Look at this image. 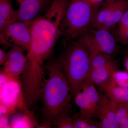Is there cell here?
<instances>
[{
	"mask_svg": "<svg viewBox=\"0 0 128 128\" xmlns=\"http://www.w3.org/2000/svg\"><path fill=\"white\" fill-rule=\"evenodd\" d=\"M72 118L73 128H102L100 121L81 116L78 113L76 114Z\"/></svg>",
	"mask_w": 128,
	"mask_h": 128,
	"instance_id": "44dd1931",
	"label": "cell"
},
{
	"mask_svg": "<svg viewBox=\"0 0 128 128\" xmlns=\"http://www.w3.org/2000/svg\"><path fill=\"white\" fill-rule=\"evenodd\" d=\"M69 0H53L44 12L31 22L32 41L28 58L44 61L62 36V24Z\"/></svg>",
	"mask_w": 128,
	"mask_h": 128,
	"instance_id": "6da1fadb",
	"label": "cell"
},
{
	"mask_svg": "<svg viewBox=\"0 0 128 128\" xmlns=\"http://www.w3.org/2000/svg\"><path fill=\"white\" fill-rule=\"evenodd\" d=\"M118 66V62L113 60L104 66L90 71L88 78L104 92L114 82V76Z\"/></svg>",
	"mask_w": 128,
	"mask_h": 128,
	"instance_id": "8fae6325",
	"label": "cell"
},
{
	"mask_svg": "<svg viewBox=\"0 0 128 128\" xmlns=\"http://www.w3.org/2000/svg\"><path fill=\"white\" fill-rule=\"evenodd\" d=\"M115 38L123 44H128V7L118 24Z\"/></svg>",
	"mask_w": 128,
	"mask_h": 128,
	"instance_id": "d6986e66",
	"label": "cell"
},
{
	"mask_svg": "<svg viewBox=\"0 0 128 128\" xmlns=\"http://www.w3.org/2000/svg\"><path fill=\"white\" fill-rule=\"evenodd\" d=\"M13 114L10 120L11 128H34L38 124L32 112H18Z\"/></svg>",
	"mask_w": 128,
	"mask_h": 128,
	"instance_id": "5bb4252c",
	"label": "cell"
},
{
	"mask_svg": "<svg viewBox=\"0 0 128 128\" xmlns=\"http://www.w3.org/2000/svg\"><path fill=\"white\" fill-rule=\"evenodd\" d=\"M106 0L108 1L111 2H114L116 0Z\"/></svg>",
	"mask_w": 128,
	"mask_h": 128,
	"instance_id": "83f0119b",
	"label": "cell"
},
{
	"mask_svg": "<svg viewBox=\"0 0 128 128\" xmlns=\"http://www.w3.org/2000/svg\"><path fill=\"white\" fill-rule=\"evenodd\" d=\"M24 50L23 49L18 46H12L7 52V58L2 70L11 76L20 77L25 71L28 63Z\"/></svg>",
	"mask_w": 128,
	"mask_h": 128,
	"instance_id": "30bf717a",
	"label": "cell"
},
{
	"mask_svg": "<svg viewBox=\"0 0 128 128\" xmlns=\"http://www.w3.org/2000/svg\"><path fill=\"white\" fill-rule=\"evenodd\" d=\"M89 51L90 54V72L104 66L114 60L112 56L98 51Z\"/></svg>",
	"mask_w": 128,
	"mask_h": 128,
	"instance_id": "ac0fdd59",
	"label": "cell"
},
{
	"mask_svg": "<svg viewBox=\"0 0 128 128\" xmlns=\"http://www.w3.org/2000/svg\"><path fill=\"white\" fill-rule=\"evenodd\" d=\"M114 2H110L105 0L102 6L96 12L89 30L105 28L110 17L111 10Z\"/></svg>",
	"mask_w": 128,
	"mask_h": 128,
	"instance_id": "9a60e30c",
	"label": "cell"
},
{
	"mask_svg": "<svg viewBox=\"0 0 128 128\" xmlns=\"http://www.w3.org/2000/svg\"><path fill=\"white\" fill-rule=\"evenodd\" d=\"M31 22L16 20L11 22L5 32L6 46L16 45L28 51L32 41Z\"/></svg>",
	"mask_w": 128,
	"mask_h": 128,
	"instance_id": "ba28073f",
	"label": "cell"
},
{
	"mask_svg": "<svg viewBox=\"0 0 128 128\" xmlns=\"http://www.w3.org/2000/svg\"><path fill=\"white\" fill-rule=\"evenodd\" d=\"M114 82L118 86L128 88V72L118 71L114 73Z\"/></svg>",
	"mask_w": 128,
	"mask_h": 128,
	"instance_id": "603a6c76",
	"label": "cell"
},
{
	"mask_svg": "<svg viewBox=\"0 0 128 128\" xmlns=\"http://www.w3.org/2000/svg\"><path fill=\"white\" fill-rule=\"evenodd\" d=\"M98 118L102 128H119L115 115L114 103L105 95H100L98 108Z\"/></svg>",
	"mask_w": 128,
	"mask_h": 128,
	"instance_id": "7c38bea8",
	"label": "cell"
},
{
	"mask_svg": "<svg viewBox=\"0 0 128 128\" xmlns=\"http://www.w3.org/2000/svg\"><path fill=\"white\" fill-rule=\"evenodd\" d=\"M114 103L115 115L120 128H128V102Z\"/></svg>",
	"mask_w": 128,
	"mask_h": 128,
	"instance_id": "ffe728a7",
	"label": "cell"
},
{
	"mask_svg": "<svg viewBox=\"0 0 128 128\" xmlns=\"http://www.w3.org/2000/svg\"><path fill=\"white\" fill-rule=\"evenodd\" d=\"M128 7V0H116L114 3L110 17L105 28L110 30L118 24L122 17Z\"/></svg>",
	"mask_w": 128,
	"mask_h": 128,
	"instance_id": "2e32d148",
	"label": "cell"
},
{
	"mask_svg": "<svg viewBox=\"0 0 128 128\" xmlns=\"http://www.w3.org/2000/svg\"><path fill=\"white\" fill-rule=\"evenodd\" d=\"M76 39L89 50L98 51L112 56L118 50L116 40L110 30L106 28L88 30Z\"/></svg>",
	"mask_w": 128,
	"mask_h": 128,
	"instance_id": "5b68a950",
	"label": "cell"
},
{
	"mask_svg": "<svg viewBox=\"0 0 128 128\" xmlns=\"http://www.w3.org/2000/svg\"><path fill=\"white\" fill-rule=\"evenodd\" d=\"M9 118L8 115L0 116V128H11Z\"/></svg>",
	"mask_w": 128,
	"mask_h": 128,
	"instance_id": "cb8c5ba5",
	"label": "cell"
},
{
	"mask_svg": "<svg viewBox=\"0 0 128 128\" xmlns=\"http://www.w3.org/2000/svg\"><path fill=\"white\" fill-rule=\"evenodd\" d=\"M124 65H125V67H126V70H127V71L128 72V56L125 59Z\"/></svg>",
	"mask_w": 128,
	"mask_h": 128,
	"instance_id": "4316f807",
	"label": "cell"
},
{
	"mask_svg": "<svg viewBox=\"0 0 128 128\" xmlns=\"http://www.w3.org/2000/svg\"><path fill=\"white\" fill-rule=\"evenodd\" d=\"M100 95L95 84L87 78L80 90L74 96L75 102L80 108L78 114L89 119L98 118V108Z\"/></svg>",
	"mask_w": 128,
	"mask_h": 128,
	"instance_id": "8992f818",
	"label": "cell"
},
{
	"mask_svg": "<svg viewBox=\"0 0 128 128\" xmlns=\"http://www.w3.org/2000/svg\"><path fill=\"white\" fill-rule=\"evenodd\" d=\"M104 92L114 103L128 102V88L118 86L114 82Z\"/></svg>",
	"mask_w": 128,
	"mask_h": 128,
	"instance_id": "e0dca14e",
	"label": "cell"
},
{
	"mask_svg": "<svg viewBox=\"0 0 128 128\" xmlns=\"http://www.w3.org/2000/svg\"><path fill=\"white\" fill-rule=\"evenodd\" d=\"M7 57V53L2 49H0V65H3Z\"/></svg>",
	"mask_w": 128,
	"mask_h": 128,
	"instance_id": "484cf974",
	"label": "cell"
},
{
	"mask_svg": "<svg viewBox=\"0 0 128 128\" xmlns=\"http://www.w3.org/2000/svg\"><path fill=\"white\" fill-rule=\"evenodd\" d=\"M48 78H44L40 90L43 120L52 124L62 113L70 112L72 98L70 85L58 60L47 66Z\"/></svg>",
	"mask_w": 128,
	"mask_h": 128,
	"instance_id": "7a4b0ae2",
	"label": "cell"
},
{
	"mask_svg": "<svg viewBox=\"0 0 128 128\" xmlns=\"http://www.w3.org/2000/svg\"><path fill=\"white\" fill-rule=\"evenodd\" d=\"M57 60L68 80L72 96L73 97L80 90L89 76L90 70L89 50L76 40L66 45Z\"/></svg>",
	"mask_w": 128,
	"mask_h": 128,
	"instance_id": "3957f363",
	"label": "cell"
},
{
	"mask_svg": "<svg viewBox=\"0 0 128 128\" xmlns=\"http://www.w3.org/2000/svg\"><path fill=\"white\" fill-rule=\"evenodd\" d=\"M0 104L9 108L13 114L18 112H32L25 101L20 77H12L0 89Z\"/></svg>",
	"mask_w": 128,
	"mask_h": 128,
	"instance_id": "52a82bcc",
	"label": "cell"
},
{
	"mask_svg": "<svg viewBox=\"0 0 128 128\" xmlns=\"http://www.w3.org/2000/svg\"><path fill=\"white\" fill-rule=\"evenodd\" d=\"M52 126L58 128H73V118L69 112L63 113L53 122Z\"/></svg>",
	"mask_w": 128,
	"mask_h": 128,
	"instance_id": "7402d4cb",
	"label": "cell"
},
{
	"mask_svg": "<svg viewBox=\"0 0 128 128\" xmlns=\"http://www.w3.org/2000/svg\"><path fill=\"white\" fill-rule=\"evenodd\" d=\"M15 11L10 0H0V43L2 46H6L5 32L12 22Z\"/></svg>",
	"mask_w": 128,
	"mask_h": 128,
	"instance_id": "4fadbf2b",
	"label": "cell"
},
{
	"mask_svg": "<svg viewBox=\"0 0 128 128\" xmlns=\"http://www.w3.org/2000/svg\"><path fill=\"white\" fill-rule=\"evenodd\" d=\"M52 0H24L19 4L18 9L15 10L12 22L34 20L46 11Z\"/></svg>",
	"mask_w": 128,
	"mask_h": 128,
	"instance_id": "9c48e42d",
	"label": "cell"
},
{
	"mask_svg": "<svg viewBox=\"0 0 128 128\" xmlns=\"http://www.w3.org/2000/svg\"><path fill=\"white\" fill-rule=\"evenodd\" d=\"M98 10L88 0H69L62 24V35L66 42L89 30Z\"/></svg>",
	"mask_w": 128,
	"mask_h": 128,
	"instance_id": "277c9868",
	"label": "cell"
},
{
	"mask_svg": "<svg viewBox=\"0 0 128 128\" xmlns=\"http://www.w3.org/2000/svg\"><path fill=\"white\" fill-rule=\"evenodd\" d=\"M90 3L95 7L98 10L103 4L105 0H88Z\"/></svg>",
	"mask_w": 128,
	"mask_h": 128,
	"instance_id": "d4e9b609",
	"label": "cell"
}]
</instances>
